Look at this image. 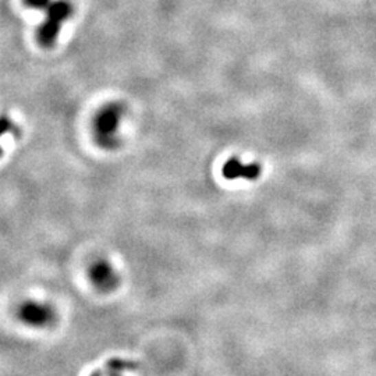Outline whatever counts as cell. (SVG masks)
I'll return each instance as SVG.
<instances>
[{"instance_id":"4","label":"cell","mask_w":376,"mask_h":376,"mask_svg":"<svg viewBox=\"0 0 376 376\" xmlns=\"http://www.w3.org/2000/svg\"><path fill=\"white\" fill-rule=\"evenodd\" d=\"M24 316L25 318H32V322L34 324H43V322H46V318H49V315L46 313V309L41 308V307H30V308H25L24 309Z\"/></svg>"},{"instance_id":"3","label":"cell","mask_w":376,"mask_h":376,"mask_svg":"<svg viewBox=\"0 0 376 376\" xmlns=\"http://www.w3.org/2000/svg\"><path fill=\"white\" fill-rule=\"evenodd\" d=\"M261 175L259 165H243L239 159H230L223 168V176L229 180L234 179H247L255 180Z\"/></svg>"},{"instance_id":"2","label":"cell","mask_w":376,"mask_h":376,"mask_svg":"<svg viewBox=\"0 0 376 376\" xmlns=\"http://www.w3.org/2000/svg\"><path fill=\"white\" fill-rule=\"evenodd\" d=\"M120 116H122V109L119 104H109L100 111L95 122V131H96L98 140L109 141V142L113 140L115 133L118 131Z\"/></svg>"},{"instance_id":"1","label":"cell","mask_w":376,"mask_h":376,"mask_svg":"<svg viewBox=\"0 0 376 376\" xmlns=\"http://www.w3.org/2000/svg\"><path fill=\"white\" fill-rule=\"evenodd\" d=\"M45 12L46 20L39 28L38 39L42 46L49 47L56 42L62 24L71 16L73 5L67 0H58V2H52Z\"/></svg>"},{"instance_id":"5","label":"cell","mask_w":376,"mask_h":376,"mask_svg":"<svg viewBox=\"0 0 376 376\" xmlns=\"http://www.w3.org/2000/svg\"><path fill=\"white\" fill-rule=\"evenodd\" d=\"M25 3H27L30 8L46 10V9L50 6L52 2H50V0H25Z\"/></svg>"}]
</instances>
